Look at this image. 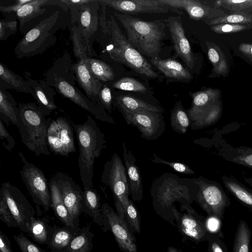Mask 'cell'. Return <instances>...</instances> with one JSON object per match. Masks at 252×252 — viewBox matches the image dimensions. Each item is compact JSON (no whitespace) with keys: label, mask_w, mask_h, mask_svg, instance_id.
Returning <instances> with one entry per match:
<instances>
[{"label":"cell","mask_w":252,"mask_h":252,"mask_svg":"<svg viewBox=\"0 0 252 252\" xmlns=\"http://www.w3.org/2000/svg\"><path fill=\"white\" fill-rule=\"evenodd\" d=\"M189 94L192 100L190 108L187 112L190 122L195 121L218 100V94L211 89Z\"/></svg>","instance_id":"obj_25"},{"label":"cell","mask_w":252,"mask_h":252,"mask_svg":"<svg viewBox=\"0 0 252 252\" xmlns=\"http://www.w3.org/2000/svg\"><path fill=\"white\" fill-rule=\"evenodd\" d=\"M0 191L17 221L18 227L28 234L31 219L35 215L33 207L20 189L8 182L2 184Z\"/></svg>","instance_id":"obj_12"},{"label":"cell","mask_w":252,"mask_h":252,"mask_svg":"<svg viewBox=\"0 0 252 252\" xmlns=\"http://www.w3.org/2000/svg\"><path fill=\"white\" fill-rule=\"evenodd\" d=\"M76 133L79 148L78 167L84 189L92 188L94 164L106 147L105 136L90 116L85 122L75 124L71 122Z\"/></svg>","instance_id":"obj_3"},{"label":"cell","mask_w":252,"mask_h":252,"mask_svg":"<svg viewBox=\"0 0 252 252\" xmlns=\"http://www.w3.org/2000/svg\"><path fill=\"white\" fill-rule=\"evenodd\" d=\"M107 28L103 31L108 33L110 44L102 51L107 53L113 60L119 62L139 74L155 78L158 74L146 59L134 48L122 33L113 16L107 21Z\"/></svg>","instance_id":"obj_6"},{"label":"cell","mask_w":252,"mask_h":252,"mask_svg":"<svg viewBox=\"0 0 252 252\" xmlns=\"http://www.w3.org/2000/svg\"><path fill=\"white\" fill-rule=\"evenodd\" d=\"M19 155L23 162L21 176L34 203L48 211L51 207L49 183L43 171L33 163L28 162L24 155Z\"/></svg>","instance_id":"obj_10"},{"label":"cell","mask_w":252,"mask_h":252,"mask_svg":"<svg viewBox=\"0 0 252 252\" xmlns=\"http://www.w3.org/2000/svg\"><path fill=\"white\" fill-rule=\"evenodd\" d=\"M17 103L12 95L6 90L0 87V120L9 125L18 126Z\"/></svg>","instance_id":"obj_31"},{"label":"cell","mask_w":252,"mask_h":252,"mask_svg":"<svg viewBox=\"0 0 252 252\" xmlns=\"http://www.w3.org/2000/svg\"><path fill=\"white\" fill-rule=\"evenodd\" d=\"M209 25L220 24H248L252 23V15L244 12H233L214 19L204 20Z\"/></svg>","instance_id":"obj_41"},{"label":"cell","mask_w":252,"mask_h":252,"mask_svg":"<svg viewBox=\"0 0 252 252\" xmlns=\"http://www.w3.org/2000/svg\"><path fill=\"white\" fill-rule=\"evenodd\" d=\"M73 127L66 118L58 117L47 120V143L53 153L68 156L76 152Z\"/></svg>","instance_id":"obj_11"},{"label":"cell","mask_w":252,"mask_h":252,"mask_svg":"<svg viewBox=\"0 0 252 252\" xmlns=\"http://www.w3.org/2000/svg\"><path fill=\"white\" fill-rule=\"evenodd\" d=\"M101 5L114 9L123 14L166 13L174 12L182 14L178 9L168 6L160 0H97Z\"/></svg>","instance_id":"obj_17"},{"label":"cell","mask_w":252,"mask_h":252,"mask_svg":"<svg viewBox=\"0 0 252 252\" xmlns=\"http://www.w3.org/2000/svg\"><path fill=\"white\" fill-rule=\"evenodd\" d=\"M113 88L126 91L145 93L147 89L142 83L130 77H123L112 84Z\"/></svg>","instance_id":"obj_43"},{"label":"cell","mask_w":252,"mask_h":252,"mask_svg":"<svg viewBox=\"0 0 252 252\" xmlns=\"http://www.w3.org/2000/svg\"><path fill=\"white\" fill-rule=\"evenodd\" d=\"M73 69L76 81L84 91L87 96L101 107L98 94L103 86L102 84L92 74L84 60H79L73 64Z\"/></svg>","instance_id":"obj_22"},{"label":"cell","mask_w":252,"mask_h":252,"mask_svg":"<svg viewBox=\"0 0 252 252\" xmlns=\"http://www.w3.org/2000/svg\"><path fill=\"white\" fill-rule=\"evenodd\" d=\"M114 13L125 29L129 43L141 54L157 58L165 36L159 22H147L128 14Z\"/></svg>","instance_id":"obj_4"},{"label":"cell","mask_w":252,"mask_h":252,"mask_svg":"<svg viewBox=\"0 0 252 252\" xmlns=\"http://www.w3.org/2000/svg\"><path fill=\"white\" fill-rule=\"evenodd\" d=\"M167 23L177 55L189 68L192 69L194 66V59L180 16L169 17L167 19Z\"/></svg>","instance_id":"obj_20"},{"label":"cell","mask_w":252,"mask_h":252,"mask_svg":"<svg viewBox=\"0 0 252 252\" xmlns=\"http://www.w3.org/2000/svg\"><path fill=\"white\" fill-rule=\"evenodd\" d=\"M154 158L152 161L155 163H161L167 165L172 168L175 171L185 174H194V171L187 165L177 162H169L162 159L158 157L155 154H153Z\"/></svg>","instance_id":"obj_48"},{"label":"cell","mask_w":252,"mask_h":252,"mask_svg":"<svg viewBox=\"0 0 252 252\" xmlns=\"http://www.w3.org/2000/svg\"><path fill=\"white\" fill-rule=\"evenodd\" d=\"M120 111L133 112L148 110L156 113H162L164 110L137 97L129 95H120L116 97L113 103Z\"/></svg>","instance_id":"obj_32"},{"label":"cell","mask_w":252,"mask_h":252,"mask_svg":"<svg viewBox=\"0 0 252 252\" xmlns=\"http://www.w3.org/2000/svg\"><path fill=\"white\" fill-rule=\"evenodd\" d=\"M100 196L97 190L92 188L84 189L83 197L81 202V210L89 215L93 221L102 229L104 225L102 213Z\"/></svg>","instance_id":"obj_24"},{"label":"cell","mask_w":252,"mask_h":252,"mask_svg":"<svg viewBox=\"0 0 252 252\" xmlns=\"http://www.w3.org/2000/svg\"><path fill=\"white\" fill-rule=\"evenodd\" d=\"M221 108L217 101L205 111L195 121L190 122L193 129L203 128L216 123L220 117Z\"/></svg>","instance_id":"obj_39"},{"label":"cell","mask_w":252,"mask_h":252,"mask_svg":"<svg viewBox=\"0 0 252 252\" xmlns=\"http://www.w3.org/2000/svg\"><path fill=\"white\" fill-rule=\"evenodd\" d=\"M208 56L210 62L216 66L220 60L218 52L214 48L208 47Z\"/></svg>","instance_id":"obj_55"},{"label":"cell","mask_w":252,"mask_h":252,"mask_svg":"<svg viewBox=\"0 0 252 252\" xmlns=\"http://www.w3.org/2000/svg\"><path fill=\"white\" fill-rule=\"evenodd\" d=\"M17 32V22L1 20L0 22V39L5 40L6 38Z\"/></svg>","instance_id":"obj_51"},{"label":"cell","mask_w":252,"mask_h":252,"mask_svg":"<svg viewBox=\"0 0 252 252\" xmlns=\"http://www.w3.org/2000/svg\"><path fill=\"white\" fill-rule=\"evenodd\" d=\"M163 3L175 9H183L195 20H210L223 16L225 12L217 7L198 0H160Z\"/></svg>","instance_id":"obj_19"},{"label":"cell","mask_w":252,"mask_h":252,"mask_svg":"<svg viewBox=\"0 0 252 252\" xmlns=\"http://www.w3.org/2000/svg\"><path fill=\"white\" fill-rule=\"evenodd\" d=\"M48 0H32L20 8L16 13L20 28L26 23L45 13L46 9L42 7L48 5Z\"/></svg>","instance_id":"obj_34"},{"label":"cell","mask_w":252,"mask_h":252,"mask_svg":"<svg viewBox=\"0 0 252 252\" xmlns=\"http://www.w3.org/2000/svg\"><path fill=\"white\" fill-rule=\"evenodd\" d=\"M59 11H56L24 35L14 50L17 58L21 59L40 54L55 43V33L59 28Z\"/></svg>","instance_id":"obj_7"},{"label":"cell","mask_w":252,"mask_h":252,"mask_svg":"<svg viewBox=\"0 0 252 252\" xmlns=\"http://www.w3.org/2000/svg\"><path fill=\"white\" fill-rule=\"evenodd\" d=\"M198 186L196 201L211 218L221 220L230 201L218 182L199 176L193 178Z\"/></svg>","instance_id":"obj_9"},{"label":"cell","mask_w":252,"mask_h":252,"mask_svg":"<svg viewBox=\"0 0 252 252\" xmlns=\"http://www.w3.org/2000/svg\"><path fill=\"white\" fill-rule=\"evenodd\" d=\"M101 181L111 189L117 213L125 220L126 207L129 199V185L126 167L116 153L105 163Z\"/></svg>","instance_id":"obj_8"},{"label":"cell","mask_w":252,"mask_h":252,"mask_svg":"<svg viewBox=\"0 0 252 252\" xmlns=\"http://www.w3.org/2000/svg\"><path fill=\"white\" fill-rule=\"evenodd\" d=\"M167 252H180L177 249L173 247H169L167 248Z\"/></svg>","instance_id":"obj_59"},{"label":"cell","mask_w":252,"mask_h":252,"mask_svg":"<svg viewBox=\"0 0 252 252\" xmlns=\"http://www.w3.org/2000/svg\"><path fill=\"white\" fill-rule=\"evenodd\" d=\"M220 5L233 12H242L245 9L252 8V0H222L215 2Z\"/></svg>","instance_id":"obj_45"},{"label":"cell","mask_w":252,"mask_h":252,"mask_svg":"<svg viewBox=\"0 0 252 252\" xmlns=\"http://www.w3.org/2000/svg\"><path fill=\"white\" fill-rule=\"evenodd\" d=\"M0 138L2 141L4 139L6 142L3 144L4 147L8 151H11L15 145V141L13 137L9 134L6 130L4 123L0 120Z\"/></svg>","instance_id":"obj_52"},{"label":"cell","mask_w":252,"mask_h":252,"mask_svg":"<svg viewBox=\"0 0 252 252\" xmlns=\"http://www.w3.org/2000/svg\"></svg>","instance_id":"obj_60"},{"label":"cell","mask_w":252,"mask_h":252,"mask_svg":"<svg viewBox=\"0 0 252 252\" xmlns=\"http://www.w3.org/2000/svg\"><path fill=\"white\" fill-rule=\"evenodd\" d=\"M0 87L5 90L12 89L19 92L33 94V90L28 82L20 75L12 71L0 63Z\"/></svg>","instance_id":"obj_29"},{"label":"cell","mask_w":252,"mask_h":252,"mask_svg":"<svg viewBox=\"0 0 252 252\" xmlns=\"http://www.w3.org/2000/svg\"><path fill=\"white\" fill-rule=\"evenodd\" d=\"M212 252H225L224 246L220 240L213 242L211 246Z\"/></svg>","instance_id":"obj_57"},{"label":"cell","mask_w":252,"mask_h":252,"mask_svg":"<svg viewBox=\"0 0 252 252\" xmlns=\"http://www.w3.org/2000/svg\"><path fill=\"white\" fill-rule=\"evenodd\" d=\"M70 36L74 56L79 61L85 60L88 57L87 54L88 53V50L83 42L78 26L75 25L71 28Z\"/></svg>","instance_id":"obj_42"},{"label":"cell","mask_w":252,"mask_h":252,"mask_svg":"<svg viewBox=\"0 0 252 252\" xmlns=\"http://www.w3.org/2000/svg\"><path fill=\"white\" fill-rule=\"evenodd\" d=\"M221 179L227 190L252 211V190L233 177L223 175Z\"/></svg>","instance_id":"obj_33"},{"label":"cell","mask_w":252,"mask_h":252,"mask_svg":"<svg viewBox=\"0 0 252 252\" xmlns=\"http://www.w3.org/2000/svg\"><path fill=\"white\" fill-rule=\"evenodd\" d=\"M53 178L57 183L71 220L75 226L79 228V217L82 212L81 202L84 191L72 178L62 172H57Z\"/></svg>","instance_id":"obj_16"},{"label":"cell","mask_w":252,"mask_h":252,"mask_svg":"<svg viewBox=\"0 0 252 252\" xmlns=\"http://www.w3.org/2000/svg\"><path fill=\"white\" fill-rule=\"evenodd\" d=\"M104 225L102 231L110 230L120 249L124 252H137L135 238L131 234L125 220L120 218L117 213L107 203L101 206Z\"/></svg>","instance_id":"obj_14"},{"label":"cell","mask_w":252,"mask_h":252,"mask_svg":"<svg viewBox=\"0 0 252 252\" xmlns=\"http://www.w3.org/2000/svg\"><path fill=\"white\" fill-rule=\"evenodd\" d=\"M84 61L92 74L100 81L107 82L114 79V71L106 63L97 59L89 57Z\"/></svg>","instance_id":"obj_37"},{"label":"cell","mask_w":252,"mask_h":252,"mask_svg":"<svg viewBox=\"0 0 252 252\" xmlns=\"http://www.w3.org/2000/svg\"><path fill=\"white\" fill-rule=\"evenodd\" d=\"M125 218L132 231L139 233L141 231L140 219L138 212L132 200L128 199L125 210Z\"/></svg>","instance_id":"obj_44"},{"label":"cell","mask_w":252,"mask_h":252,"mask_svg":"<svg viewBox=\"0 0 252 252\" xmlns=\"http://www.w3.org/2000/svg\"><path fill=\"white\" fill-rule=\"evenodd\" d=\"M251 237L248 224L244 220H241L235 233L233 252H249Z\"/></svg>","instance_id":"obj_40"},{"label":"cell","mask_w":252,"mask_h":252,"mask_svg":"<svg viewBox=\"0 0 252 252\" xmlns=\"http://www.w3.org/2000/svg\"><path fill=\"white\" fill-rule=\"evenodd\" d=\"M173 212L176 226L183 235L197 242L207 239L208 230L203 218L190 205L181 206V212L175 206Z\"/></svg>","instance_id":"obj_15"},{"label":"cell","mask_w":252,"mask_h":252,"mask_svg":"<svg viewBox=\"0 0 252 252\" xmlns=\"http://www.w3.org/2000/svg\"><path fill=\"white\" fill-rule=\"evenodd\" d=\"M24 76L33 90L32 95L35 99L39 109L45 116L50 115L57 108L54 102L55 90L48 86L44 80L37 81L32 79L29 73L25 72Z\"/></svg>","instance_id":"obj_21"},{"label":"cell","mask_w":252,"mask_h":252,"mask_svg":"<svg viewBox=\"0 0 252 252\" xmlns=\"http://www.w3.org/2000/svg\"><path fill=\"white\" fill-rule=\"evenodd\" d=\"M198 186L194 179H182L176 175L165 173L155 180L151 189L152 204L156 213L171 225L176 226L173 208L174 203L189 206L196 201Z\"/></svg>","instance_id":"obj_1"},{"label":"cell","mask_w":252,"mask_h":252,"mask_svg":"<svg viewBox=\"0 0 252 252\" xmlns=\"http://www.w3.org/2000/svg\"><path fill=\"white\" fill-rule=\"evenodd\" d=\"M80 229L64 225L53 228L47 245L55 252H68L69 244Z\"/></svg>","instance_id":"obj_28"},{"label":"cell","mask_w":252,"mask_h":252,"mask_svg":"<svg viewBox=\"0 0 252 252\" xmlns=\"http://www.w3.org/2000/svg\"><path fill=\"white\" fill-rule=\"evenodd\" d=\"M0 252H13L8 238L1 230L0 231Z\"/></svg>","instance_id":"obj_54"},{"label":"cell","mask_w":252,"mask_h":252,"mask_svg":"<svg viewBox=\"0 0 252 252\" xmlns=\"http://www.w3.org/2000/svg\"><path fill=\"white\" fill-rule=\"evenodd\" d=\"M99 3L97 0L80 6L78 28L88 54L92 55V39L97 32L99 18L98 15Z\"/></svg>","instance_id":"obj_18"},{"label":"cell","mask_w":252,"mask_h":252,"mask_svg":"<svg viewBox=\"0 0 252 252\" xmlns=\"http://www.w3.org/2000/svg\"><path fill=\"white\" fill-rule=\"evenodd\" d=\"M18 123L23 143L36 156H50L47 143V120L34 102L18 105Z\"/></svg>","instance_id":"obj_5"},{"label":"cell","mask_w":252,"mask_h":252,"mask_svg":"<svg viewBox=\"0 0 252 252\" xmlns=\"http://www.w3.org/2000/svg\"><path fill=\"white\" fill-rule=\"evenodd\" d=\"M252 26L242 24H220L211 27V30L218 33H233L243 31L251 28Z\"/></svg>","instance_id":"obj_49"},{"label":"cell","mask_w":252,"mask_h":252,"mask_svg":"<svg viewBox=\"0 0 252 252\" xmlns=\"http://www.w3.org/2000/svg\"><path fill=\"white\" fill-rule=\"evenodd\" d=\"M190 120L181 101L177 102L171 112L170 124L176 132L185 133L190 125Z\"/></svg>","instance_id":"obj_38"},{"label":"cell","mask_w":252,"mask_h":252,"mask_svg":"<svg viewBox=\"0 0 252 252\" xmlns=\"http://www.w3.org/2000/svg\"><path fill=\"white\" fill-rule=\"evenodd\" d=\"M49 186L50 191L51 207L56 217L64 225L79 229L75 226L71 220L68 210L64 205L57 183L53 177L49 183Z\"/></svg>","instance_id":"obj_30"},{"label":"cell","mask_w":252,"mask_h":252,"mask_svg":"<svg viewBox=\"0 0 252 252\" xmlns=\"http://www.w3.org/2000/svg\"><path fill=\"white\" fill-rule=\"evenodd\" d=\"M120 112L126 123L137 127L141 137L146 140H156L164 132L165 123L161 113L145 110Z\"/></svg>","instance_id":"obj_13"},{"label":"cell","mask_w":252,"mask_h":252,"mask_svg":"<svg viewBox=\"0 0 252 252\" xmlns=\"http://www.w3.org/2000/svg\"><path fill=\"white\" fill-rule=\"evenodd\" d=\"M98 97L101 108L110 113H111L113 101L110 88L106 85L103 86L99 92Z\"/></svg>","instance_id":"obj_50"},{"label":"cell","mask_w":252,"mask_h":252,"mask_svg":"<svg viewBox=\"0 0 252 252\" xmlns=\"http://www.w3.org/2000/svg\"><path fill=\"white\" fill-rule=\"evenodd\" d=\"M14 239L22 252H43L38 246L22 234L14 235Z\"/></svg>","instance_id":"obj_47"},{"label":"cell","mask_w":252,"mask_h":252,"mask_svg":"<svg viewBox=\"0 0 252 252\" xmlns=\"http://www.w3.org/2000/svg\"><path fill=\"white\" fill-rule=\"evenodd\" d=\"M123 158L129 185L132 200L140 201L143 198L141 176L139 169L136 164V159L131 151L122 142Z\"/></svg>","instance_id":"obj_23"},{"label":"cell","mask_w":252,"mask_h":252,"mask_svg":"<svg viewBox=\"0 0 252 252\" xmlns=\"http://www.w3.org/2000/svg\"><path fill=\"white\" fill-rule=\"evenodd\" d=\"M32 0H16L15 3L8 6H0V10L3 13H9L11 12H16L17 10L25 4L31 2Z\"/></svg>","instance_id":"obj_53"},{"label":"cell","mask_w":252,"mask_h":252,"mask_svg":"<svg viewBox=\"0 0 252 252\" xmlns=\"http://www.w3.org/2000/svg\"><path fill=\"white\" fill-rule=\"evenodd\" d=\"M152 63L165 76L179 80H190L192 76L180 63L172 59L152 58Z\"/></svg>","instance_id":"obj_27"},{"label":"cell","mask_w":252,"mask_h":252,"mask_svg":"<svg viewBox=\"0 0 252 252\" xmlns=\"http://www.w3.org/2000/svg\"><path fill=\"white\" fill-rule=\"evenodd\" d=\"M245 182L252 187V177L251 178H244Z\"/></svg>","instance_id":"obj_58"},{"label":"cell","mask_w":252,"mask_h":252,"mask_svg":"<svg viewBox=\"0 0 252 252\" xmlns=\"http://www.w3.org/2000/svg\"><path fill=\"white\" fill-rule=\"evenodd\" d=\"M44 76V81L48 86L54 87L63 96L91 113L97 120L116 124L105 110L92 101L75 87L76 78L68 53L57 60Z\"/></svg>","instance_id":"obj_2"},{"label":"cell","mask_w":252,"mask_h":252,"mask_svg":"<svg viewBox=\"0 0 252 252\" xmlns=\"http://www.w3.org/2000/svg\"><path fill=\"white\" fill-rule=\"evenodd\" d=\"M94 236L90 224L80 229L71 241L68 252H91Z\"/></svg>","instance_id":"obj_36"},{"label":"cell","mask_w":252,"mask_h":252,"mask_svg":"<svg viewBox=\"0 0 252 252\" xmlns=\"http://www.w3.org/2000/svg\"><path fill=\"white\" fill-rule=\"evenodd\" d=\"M239 50L246 56L252 59V45L243 43L239 46Z\"/></svg>","instance_id":"obj_56"},{"label":"cell","mask_w":252,"mask_h":252,"mask_svg":"<svg viewBox=\"0 0 252 252\" xmlns=\"http://www.w3.org/2000/svg\"><path fill=\"white\" fill-rule=\"evenodd\" d=\"M218 155L226 161L252 168V147L224 143L219 148Z\"/></svg>","instance_id":"obj_26"},{"label":"cell","mask_w":252,"mask_h":252,"mask_svg":"<svg viewBox=\"0 0 252 252\" xmlns=\"http://www.w3.org/2000/svg\"><path fill=\"white\" fill-rule=\"evenodd\" d=\"M53 230L44 218L33 217L28 227V234L38 243L47 244Z\"/></svg>","instance_id":"obj_35"},{"label":"cell","mask_w":252,"mask_h":252,"mask_svg":"<svg viewBox=\"0 0 252 252\" xmlns=\"http://www.w3.org/2000/svg\"><path fill=\"white\" fill-rule=\"evenodd\" d=\"M0 219L9 227H17L18 224L11 214L2 193L0 191Z\"/></svg>","instance_id":"obj_46"}]
</instances>
